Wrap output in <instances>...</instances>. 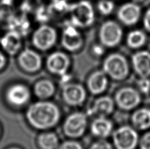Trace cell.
<instances>
[{"mask_svg":"<svg viewBox=\"0 0 150 149\" xmlns=\"http://www.w3.org/2000/svg\"><path fill=\"white\" fill-rule=\"evenodd\" d=\"M143 23L144 28L150 32V9L147 11L144 15Z\"/></svg>","mask_w":150,"mask_h":149,"instance_id":"836d02e7","label":"cell"},{"mask_svg":"<svg viewBox=\"0 0 150 149\" xmlns=\"http://www.w3.org/2000/svg\"><path fill=\"white\" fill-rule=\"evenodd\" d=\"M113 126L105 117H98L91 125V132L96 137L105 138L111 134Z\"/></svg>","mask_w":150,"mask_h":149,"instance_id":"ac0fdd59","label":"cell"},{"mask_svg":"<svg viewBox=\"0 0 150 149\" xmlns=\"http://www.w3.org/2000/svg\"><path fill=\"white\" fill-rule=\"evenodd\" d=\"M47 67L53 73L63 76L69 66L68 57L62 53H54L47 58Z\"/></svg>","mask_w":150,"mask_h":149,"instance_id":"5bb4252c","label":"cell"},{"mask_svg":"<svg viewBox=\"0 0 150 149\" xmlns=\"http://www.w3.org/2000/svg\"><path fill=\"white\" fill-rule=\"evenodd\" d=\"M138 86L139 89L144 93H148L150 91V80L148 78H142L138 82Z\"/></svg>","mask_w":150,"mask_h":149,"instance_id":"f1b7e54d","label":"cell"},{"mask_svg":"<svg viewBox=\"0 0 150 149\" xmlns=\"http://www.w3.org/2000/svg\"><path fill=\"white\" fill-rule=\"evenodd\" d=\"M10 149H18V148H10Z\"/></svg>","mask_w":150,"mask_h":149,"instance_id":"8d00e7d4","label":"cell"},{"mask_svg":"<svg viewBox=\"0 0 150 149\" xmlns=\"http://www.w3.org/2000/svg\"><path fill=\"white\" fill-rule=\"evenodd\" d=\"M115 5L111 0H101L98 3V8L101 14L103 15H109L112 12Z\"/></svg>","mask_w":150,"mask_h":149,"instance_id":"484cf974","label":"cell"},{"mask_svg":"<svg viewBox=\"0 0 150 149\" xmlns=\"http://www.w3.org/2000/svg\"><path fill=\"white\" fill-rule=\"evenodd\" d=\"M92 51L93 54L96 56H101L102 55L104 52H105V49H104V46L102 44H96L93 46Z\"/></svg>","mask_w":150,"mask_h":149,"instance_id":"d6a6232c","label":"cell"},{"mask_svg":"<svg viewBox=\"0 0 150 149\" xmlns=\"http://www.w3.org/2000/svg\"><path fill=\"white\" fill-rule=\"evenodd\" d=\"M62 44L65 48L71 51L79 49L83 44L81 34L77 30V27L69 24L63 30Z\"/></svg>","mask_w":150,"mask_h":149,"instance_id":"30bf717a","label":"cell"},{"mask_svg":"<svg viewBox=\"0 0 150 149\" xmlns=\"http://www.w3.org/2000/svg\"><path fill=\"white\" fill-rule=\"evenodd\" d=\"M132 122L136 128L140 130L150 127V109L141 108L136 110L132 116Z\"/></svg>","mask_w":150,"mask_h":149,"instance_id":"d6986e66","label":"cell"},{"mask_svg":"<svg viewBox=\"0 0 150 149\" xmlns=\"http://www.w3.org/2000/svg\"><path fill=\"white\" fill-rule=\"evenodd\" d=\"M99 37L103 46L112 47L120 42L122 30L117 22L112 20L106 21L101 26Z\"/></svg>","mask_w":150,"mask_h":149,"instance_id":"277c9868","label":"cell"},{"mask_svg":"<svg viewBox=\"0 0 150 149\" xmlns=\"http://www.w3.org/2000/svg\"><path fill=\"white\" fill-rule=\"evenodd\" d=\"M140 16V7L134 3H127L122 5L117 12L118 18L127 26L134 25L137 23Z\"/></svg>","mask_w":150,"mask_h":149,"instance_id":"9c48e42d","label":"cell"},{"mask_svg":"<svg viewBox=\"0 0 150 149\" xmlns=\"http://www.w3.org/2000/svg\"><path fill=\"white\" fill-rule=\"evenodd\" d=\"M4 64H5L4 56L2 55V53H0V69L4 66Z\"/></svg>","mask_w":150,"mask_h":149,"instance_id":"e575fe53","label":"cell"},{"mask_svg":"<svg viewBox=\"0 0 150 149\" xmlns=\"http://www.w3.org/2000/svg\"><path fill=\"white\" fill-rule=\"evenodd\" d=\"M69 5L64 0H53L52 5L49 7L51 15L69 12Z\"/></svg>","mask_w":150,"mask_h":149,"instance_id":"d4e9b609","label":"cell"},{"mask_svg":"<svg viewBox=\"0 0 150 149\" xmlns=\"http://www.w3.org/2000/svg\"><path fill=\"white\" fill-rule=\"evenodd\" d=\"M15 0H0V2L3 3V4L9 5H13V2Z\"/></svg>","mask_w":150,"mask_h":149,"instance_id":"d590c367","label":"cell"},{"mask_svg":"<svg viewBox=\"0 0 150 149\" xmlns=\"http://www.w3.org/2000/svg\"><path fill=\"white\" fill-rule=\"evenodd\" d=\"M38 143L42 149H56L59 141L54 134H44L39 137Z\"/></svg>","mask_w":150,"mask_h":149,"instance_id":"cb8c5ba5","label":"cell"},{"mask_svg":"<svg viewBox=\"0 0 150 149\" xmlns=\"http://www.w3.org/2000/svg\"><path fill=\"white\" fill-rule=\"evenodd\" d=\"M11 30L18 34V35H24L27 32L30 25L29 22L24 16H12L9 20Z\"/></svg>","mask_w":150,"mask_h":149,"instance_id":"44dd1931","label":"cell"},{"mask_svg":"<svg viewBox=\"0 0 150 149\" xmlns=\"http://www.w3.org/2000/svg\"><path fill=\"white\" fill-rule=\"evenodd\" d=\"M112 140L117 149H134L138 142V135L132 127L122 126L113 133Z\"/></svg>","mask_w":150,"mask_h":149,"instance_id":"5b68a950","label":"cell"},{"mask_svg":"<svg viewBox=\"0 0 150 149\" xmlns=\"http://www.w3.org/2000/svg\"><path fill=\"white\" fill-rule=\"evenodd\" d=\"M146 34L141 30H133L127 36V44L131 48L135 49L140 47L146 43Z\"/></svg>","mask_w":150,"mask_h":149,"instance_id":"7402d4cb","label":"cell"},{"mask_svg":"<svg viewBox=\"0 0 150 149\" xmlns=\"http://www.w3.org/2000/svg\"><path fill=\"white\" fill-rule=\"evenodd\" d=\"M20 36L13 31L7 33L1 39V43L3 48L10 54H15L20 48Z\"/></svg>","mask_w":150,"mask_h":149,"instance_id":"ffe728a7","label":"cell"},{"mask_svg":"<svg viewBox=\"0 0 150 149\" xmlns=\"http://www.w3.org/2000/svg\"><path fill=\"white\" fill-rule=\"evenodd\" d=\"M71 24L76 27L85 28L92 25L94 21V11L91 3L81 0L69 5Z\"/></svg>","mask_w":150,"mask_h":149,"instance_id":"7a4b0ae2","label":"cell"},{"mask_svg":"<svg viewBox=\"0 0 150 149\" xmlns=\"http://www.w3.org/2000/svg\"><path fill=\"white\" fill-rule=\"evenodd\" d=\"M30 97L27 87L23 85L17 84L11 87L7 93L8 101L13 105L19 106L25 104Z\"/></svg>","mask_w":150,"mask_h":149,"instance_id":"9a60e30c","label":"cell"},{"mask_svg":"<svg viewBox=\"0 0 150 149\" xmlns=\"http://www.w3.org/2000/svg\"><path fill=\"white\" fill-rule=\"evenodd\" d=\"M108 79L103 71H96L90 76L88 80V87L92 94H100L107 88Z\"/></svg>","mask_w":150,"mask_h":149,"instance_id":"e0dca14e","label":"cell"},{"mask_svg":"<svg viewBox=\"0 0 150 149\" xmlns=\"http://www.w3.org/2000/svg\"><path fill=\"white\" fill-rule=\"evenodd\" d=\"M36 16L38 20L42 21V22H45L49 20L50 16L52 15H51L49 7L46 8L45 7L42 6L38 9Z\"/></svg>","mask_w":150,"mask_h":149,"instance_id":"4316f807","label":"cell"},{"mask_svg":"<svg viewBox=\"0 0 150 149\" xmlns=\"http://www.w3.org/2000/svg\"><path fill=\"white\" fill-rule=\"evenodd\" d=\"M63 96L65 102L70 105L77 106L84 102L86 93L81 85L67 84L63 87Z\"/></svg>","mask_w":150,"mask_h":149,"instance_id":"8fae6325","label":"cell"},{"mask_svg":"<svg viewBox=\"0 0 150 149\" xmlns=\"http://www.w3.org/2000/svg\"><path fill=\"white\" fill-rule=\"evenodd\" d=\"M134 69L140 77L150 76V53L142 51L136 53L132 57Z\"/></svg>","mask_w":150,"mask_h":149,"instance_id":"7c38bea8","label":"cell"},{"mask_svg":"<svg viewBox=\"0 0 150 149\" xmlns=\"http://www.w3.org/2000/svg\"><path fill=\"white\" fill-rule=\"evenodd\" d=\"M103 70L111 78L121 80L128 76L129 66L124 56L119 53H112L104 60Z\"/></svg>","mask_w":150,"mask_h":149,"instance_id":"3957f363","label":"cell"},{"mask_svg":"<svg viewBox=\"0 0 150 149\" xmlns=\"http://www.w3.org/2000/svg\"><path fill=\"white\" fill-rule=\"evenodd\" d=\"M141 149H150V131L144 135L140 141Z\"/></svg>","mask_w":150,"mask_h":149,"instance_id":"1f68e13d","label":"cell"},{"mask_svg":"<svg viewBox=\"0 0 150 149\" xmlns=\"http://www.w3.org/2000/svg\"><path fill=\"white\" fill-rule=\"evenodd\" d=\"M55 30L51 26L43 25L34 32L33 43L38 48L45 50L50 48L55 44L56 40Z\"/></svg>","mask_w":150,"mask_h":149,"instance_id":"ba28073f","label":"cell"},{"mask_svg":"<svg viewBox=\"0 0 150 149\" xmlns=\"http://www.w3.org/2000/svg\"><path fill=\"white\" fill-rule=\"evenodd\" d=\"M114 110V101L111 97L105 96L98 98L95 101L92 107L88 109V114L90 116L105 117L112 112Z\"/></svg>","mask_w":150,"mask_h":149,"instance_id":"4fadbf2b","label":"cell"},{"mask_svg":"<svg viewBox=\"0 0 150 149\" xmlns=\"http://www.w3.org/2000/svg\"><path fill=\"white\" fill-rule=\"evenodd\" d=\"M54 86L52 82L43 80L36 84L34 91L38 97L44 99L50 97L54 92Z\"/></svg>","mask_w":150,"mask_h":149,"instance_id":"603a6c76","label":"cell"},{"mask_svg":"<svg viewBox=\"0 0 150 149\" xmlns=\"http://www.w3.org/2000/svg\"><path fill=\"white\" fill-rule=\"evenodd\" d=\"M140 93L132 87H123L115 95V102L122 110H132L140 104Z\"/></svg>","mask_w":150,"mask_h":149,"instance_id":"52a82bcc","label":"cell"},{"mask_svg":"<svg viewBox=\"0 0 150 149\" xmlns=\"http://www.w3.org/2000/svg\"><path fill=\"white\" fill-rule=\"evenodd\" d=\"M60 112L54 104L50 102H38L32 105L28 109L26 117L32 126L37 129H47L57 124Z\"/></svg>","mask_w":150,"mask_h":149,"instance_id":"6da1fadb","label":"cell"},{"mask_svg":"<svg viewBox=\"0 0 150 149\" xmlns=\"http://www.w3.org/2000/svg\"><path fill=\"white\" fill-rule=\"evenodd\" d=\"M86 126V116L82 112H75L66 119L63 129L67 136L79 137L84 134Z\"/></svg>","mask_w":150,"mask_h":149,"instance_id":"8992f818","label":"cell"},{"mask_svg":"<svg viewBox=\"0 0 150 149\" xmlns=\"http://www.w3.org/2000/svg\"><path fill=\"white\" fill-rule=\"evenodd\" d=\"M12 5H9L0 2V18H7L8 20L13 16Z\"/></svg>","mask_w":150,"mask_h":149,"instance_id":"83f0119b","label":"cell"},{"mask_svg":"<svg viewBox=\"0 0 150 149\" xmlns=\"http://www.w3.org/2000/svg\"><path fill=\"white\" fill-rule=\"evenodd\" d=\"M21 66L28 72H35L41 66V58L33 51L26 49L21 53L18 57Z\"/></svg>","mask_w":150,"mask_h":149,"instance_id":"2e32d148","label":"cell"},{"mask_svg":"<svg viewBox=\"0 0 150 149\" xmlns=\"http://www.w3.org/2000/svg\"><path fill=\"white\" fill-rule=\"evenodd\" d=\"M57 149H82V147L76 141H66L59 146Z\"/></svg>","mask_w":150,"mask_h":149,"instance_id":"4dcf8cb0","label":"cell"},{"mask_svg":"<svg viewBox=\"0 0 150 149\" xmlns=\"http://www.w3.org/2000/svg\"><path fill=\"white\" fill-rule=\"evenodd\" d=\"M90 149H113V148L110 143L102 140L93 143Z\"/></svg>","mask_w":150,"mask_h":149,"instance_id":"f546056e","label":"cell"},{"mask_svg":"<svg viewBox=\"0 0 150 149\" xmlns=\"http://www.w3.org/2000/svg\"><path fill=\"white\" fill-rule=\"evenodd\" d=\"M52 1H53V0H52Z\"/></svg>","mask_w":150,"mask_h":149,"instance_id":"74e56055","label":"cell"}]
</instances>
